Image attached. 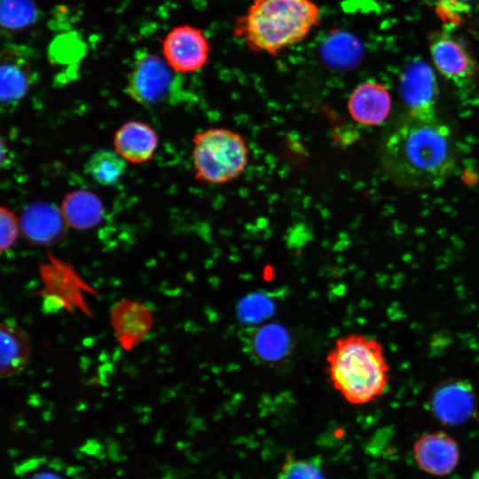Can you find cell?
I'll list each match as a JSON object with an SVG mask.
<instances>
[{
	"label": "cell",
	"mask_w": 479,
	"mask_h": 479,
	"mask_svg": "<svg viewBox=\"0 0 479 479\" xmlns=\"http://www.w3.org/2000/svg\"><path fill=\"white\" fill-rule=\"evenodd\" d=\"M30 357V342L25 331L4 322L0 327V373L3 378L22 372Z\"/></svg>",
	"instance_id": "cell-17"
},
{
	"label": "cell",
	"mask_w": 479,
	"mask_h": 479,
	"mask_svg": "<svg viewBox=\"0 0 479 479\" xmlns=\"http://www.w3.org/2000/svg\"><path fill=\"white\" fill-rule=\"evenodd\" d=\"M113 145L114 151L127 162L142 164L153 157L159 145V137L149 124L130 120L116 130Z\"/></svg>",
	"instance_id": "cell-13"
},
{
	"label": "cell",
	"mask_w": 479,
	"mask_h": 479,
	"mask_svg": "<svg viewBox=\"0 0 479 479\" xmlns=\"http://www.w3.org/2000/svg\"><path fill=\"white\" fill-rule=\"evenodd\" d=\"M126 162L115 151L102 149L95 152L88 159L85 170L99 185H114L123 176Z\"/></svg>",
	"instance_id": "cell-19"
},
{
	"label": "cell",
	"mask_w": 479,
	"mask_h": 479,
	"mask_svg": "<svg viewBox=\"0 0 479 479\" xmlns=\"http://www.w3.org/2000/svg\"><path fill=\"white\" fill-rule=\"evenodd\" d=\"M399 91L408 115L420 119L436 117L438 86L428 63L418 58L410 61L401 74Z\"/></svg>",
	"instance_id": "cell-7"
},
{
	"label": "cell",
	"mask_w": 479,
	"mask_h": 479,
	"mask_svg": "<svg viewBox=\"0 0 479 479\" xmlns=\"http://www.w3.org/2000/svg\"><path fill=\"white\" fill-rule=\"evenodd\" d=\"M278 479H326L319 457L295 459L288 455Z\"/></svg>",
	"instance_id": "cell-22"
},
{
	"label": "cell",
	"mask_w": 479,
	"mask_h": 479,
	"mask_svg": "<svg viewBox=\"0 0 479 479\" xmlns=\"http://www.w3.org/2000/svg\"><path fill=\"white\" fill-rule=\"evenodd\" d=\"M319 18L312 0H253L236 19L233 35L248 50L274 56L303 40Z\"/></svg>",
	"instance_id": "cell-2"
},
{
	"label": "cell",
	"mask_w": 479,
	"mask_h": 479,
	"mask_svg": "<svg viewBox=\"0 0 479 479\" xmlns=\"http://www.w3.org/2000/svg\"><path fill=\"white\" fill-rule=\"evenodd\" d=\"M471 479H479V470L475 471V472L473 474Z\"/></svg>",
	"instance_id": "cell-26"
},
{
	"label": "cell",
	"mask_w": 479,
	"mask_h": 479,
	"mask_svg": "<svg viewBox=\"0 0 479 479\" xmlns=\"http://www.w3.org/2000/svg\"><path fill=\"white\" fill-rule=\"evenodd\" d=\"M35 79L28 52L17 45H6L1 52L0 98L13 106L25 97Z\"/></svg>",
	"instance_id": "cell-10"
},
{
	"label": "cell",
	"mask_w": 479,
	"mask_h": 479,
	"mask_svg": "<svg viewBox=\"0 0 479 479\" xmlns=\"http://www.w3.org/2000/svg\"><path fill=\"white\" fill-rule=\"evenodd\" d=\"M326 360L334 388L349 404H365L385 393L389 365L378 340L361 334L342 337Z\"/></svg>",
	"instance_id": "cell-3"
},
{
	"label": "cell",
	"mask_w": 479,
	"mask_h": 479,
	"mask_svg": "<svg viewBox=\"0 0 479 479\" xmlns=\"http://www.w3.org/2000/svg\"><path fill=\"white\" fill-rule=\"evenodd\" d=\"M431 408L439 420L459 425L470 419L475 411L472 386L463 381H451L440 385L432 394Z\"/></svg>",
	"instance_id": "cell-12"
},
{
	"label": "cell",
	"mask_w": 479,
	"mask_h": 479,
	"mask_svg": "<svg viewBox=\"0 0 479 479\" xmlns=\"http://www.w3.org/2000/svg\"><path fill=\"white\" fill-rule=\"evenodd\" d=\"M60 210L67 224L76 230L95 227L104 214L100 199L87 190H75L67 193L62 200Z\"/></svg>",
	"instance_id": "cell-18"
},
{
	"label": "cell",
	"mask_w": 479,
	"mask_h": 479,
	"mask_svg": "<svg viewBox=\"0 0 479 479\" xmlns=\"http://www.w3.org/2000/svg\"><path fill=\"white\" fill-rule=\"evenodd\" d=\"M20 223L25 239L38 246L53 245L61 240L67 225L60 208L44 202L27 206Z\"/></svg>",
	"instance_id": "cell-11"
},
{
	"label": "cell",
	"mask_w": 479,
	"mask_h": 479,
	"mask_svg": "<svg viewBox=\"0 0 479 479\" xmlns=\"http://www.w3.org/2000/svg\"><path fill=\"white\" fill-rule=\"evenodd\" d=\"M348 111L357 123L376 126L382 123L391 109V98L382 84L365 82L357 86L348 99Z\"/></svg>",
	"instance_id": "cell-14"
},
{
	"label": "cell",
	"mask_w": 479,
	"mask_h": 479,
	"mask_svg": "<svg viewBox=\"0 0 479 479\" xmlns=\"http://www.w3.org/2000/svg\"><path fill=\"white\" fill-rule=\"evenodd\" d=\"M412 449L418 467L432 475L444 476L450 474L459 460L458 443L442 430L421 435Z\"/></svg>",
	"instance_id": "cell-9"
},
{
	"label": "cell",
	"mask_w": 479,
	"mask_h": 479,
	"mask_svg": "<svg viewBox=\"0 0 479 479\" xmlns=\"http://www.w3.org/2000/svg\"><path fill=\"white\" fill-rule=\"evenodd\" d=\"M173 71L165 59L148 52L136 57L129 74L126 92L134 102L147 106L161 102L168 96Z\"/></svg>",
	"instance_id": "cell-5"
},
{
	"label": "cell",
	"mask_w": 479,
	"mask_h": 479,
	"mask_svg": "<svg viewBox=\"0 0 479 479\" xmlns=\"http://www.w3.org/2000/svg\"><path fill=\"white\" fill-rule=\"evenodd\" d=\"M275 310V302L263 293H253L241 299L237 306L240 320L246 324H255L271 317Z\"/></svg>",
	"instance_id": "cell-21"
},
{
	"label": "cell",
	"mask_w": 479,
	"mask_h": 479,
	"mask_svg": "<svg viewBox=\"0 0 479 479\" xmlns=\"http://www.w3.org/2000/svg\"><path fill=\"white\" fill-rule=\"evenodd\" d=\"M162 53L173 71L189 74L202 69L208 64L210 44L200 28L179 25L164 37Z\"/></svg>",
	"instance_id": "cell-6"
},
{
	"label": "cell",
	"mask_w": 479,
	"mask_h": 479,
	"mask_svg": "<svg viewBox=\"0 0 479 479\" xmlns=\"http://www.w3.org/2000/svg\"><path fill=\"white\" fill-rule=\"evenodd\" d=\"M250 151L241 134L222 127L208 128L192 137L194 177L208 185H224L239 178L249 162Z\"/></svg>",
	"instance_id": "cell-4"
},
{
	"label": "cell",
	"mask_w": 479,
	"mask_h": 479,
	"mask_svg": "<svg viewBox=\"0 0 479 479\" xmlns=\"http://www.w3.org/2000/svg\"><path fill=\"white\" fill-rule=\"evenodd\" d=\"M36 14L32 0H1V22L8 31L27 27L34 22Z\"/></svg>",
	"instance_id": "cell-20"
},
{
	"label": "cell",
	"mask_w": 479,
	"mask_h": 479,
	"mask_svg": "<svg viewBox=\"0 0 479 479\" xmlns=\"http://www.w3.org/2000/svg\"><path fill=\"white\" fill-rule=\"evenodd\" d=\"M430 53L436 69L458 85L472 80L478 64L459 39L447 33H437L430 40Z\"/></svg>",
	"instance_id": "cell-8"
},
{
	"label": "cell",
	"mask_w": 479,
	"mask_h": 479,
	"mask_svg": "<svg viewBox=\"0 0 479 479\" xmlns=\"http://www.w3.org/2000/svg\"><path fill=\"white\" fill-rule=\"evenodd\" d=\"M29 479H62L51 471H42L33 475Z\"/></svg>",
	"instance_id": "cell-25"
},
{
	"label": "cell",
	"mask_w": 479,
	"mask_h": 479,
	"mask_svg": "<svg viewBox=\"0 0 479 479\" xmlns=\"http://www.w3.org/2000/svg\"><path fill=\"white\" fill-rule=\"evenodd\" d=\"M111 321L118 342L124 349H130L137 345L149 333L153 316L143 303L133 300H122L114 306Z\"/></svg>",
	"instance_id": "cell-15"
},
{
	"label": "cell",
	"mask_w": 479,
	"mask_h": 479,
	"mask_svg": "<svg viewBox=\"0 0 479 479\" xmlns=\"http://www.w3.org/2000/svg\"><path fill=\"white\" fill-rule=\"evenodd\" d=\"M249 353L266 364L282 361L292 348L288 330L278 323L266 324L248 332L247 341Z\"/></svg>",
	"instance_id": "cell-16"
},
{
	"label": "cell",
	"mask_w": 479,
	"mask_h": 479,
	"mask_svg": "<svg viewBox=\"0 0 479 479\" xmlns=\"http://www.w3.org/2000/svg\"><path fill=\"white\" fill-rule=\"evenodd\" d=\"M20 231V223L15 213L5 206L0 208V250L10 249L16 242Z\"/></svg>",
	"instance_id": "cell-23"
},
{
	"label": "cell",
	"mask_w": 479,
	"mask_h": 479,
	"mask_svg": "<svg viewBox=\"0 0 479 479\" xmlns=\"http://www.w3.org/2000/svg\"><path fill=\"white\" fill-rule=\"evenodd\" d=\"M441 14L459 16L479 11V0H424Z\"/></svg>",
	"instance_id": "cell-24"
},
{
	"label": "cell",
	"mask_w": 479,
	"mask_h": 479,
	"mask_svg": "<svg viewBox=\"0 0 479 479\" xmlns=\"http://www.w3.org/2000/svg\"><path fill=\"white\" fill-rule=\"evenodd\" d=\"M387 176L399 186L436 188L454 172L457 145L450 128L437 117L420 119L408 114L394 125L381 146Z\"/></svg>",
	"instance_id": "cell-1"
}]
</instances>
